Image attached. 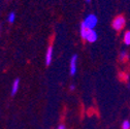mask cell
<instances>
[{"instance_id": "obj_14", "label": "cell", "mask_w": 130, "mask_h": 129, "mask_svg": "<svg viewBox=\"0 0 130 129\" xmlns=\"http://www.w3.org/2000/svg\"><path fill=\"white\" fill-rule=\"evenodd\" d=\"M74 88H75V87H74V85H71V86L69 87V89H70L71 91H72V90H74Z\"/></svg>"}, {"instance_id": "obj_5", "label": "cell", "mask_w": 130, "mask_h": 129, "mask_svg": "<svg viewBox=\"0 0 130 129\" xmlns=\"http://www.w3.org/2000/svg\"><path fill=\"white\" fill-rule=\"evenodd\" d=\"M52 59H53V47L48 46L46 54H45V65H50L52 62Z\"/></svg>"}, {"instance_id": "obj_3", "label": "cell", "mask_w": 130, "mask_h": 129, "mask_svg": "<svg viewBox=\"0 0 130 129\" xmlns=\"http://www.w3.org/2000/svg\"><path fill=\"white\" fill-rule=\"evenodd\" d=\"M97 38H98V35H97V32L95 31V29H88L84 39L90 43H93L97 40Z\"/></svg>"}, {"instance_id": "obj_15", "label": "cell", "mask_w": 130, "mask_h": 129, "mask_svg": "<svg viewBox=\"0 0 130 129\" xmlns=\"http://www.w3.org/2000/svg\"><path fill=\"white\" fill-rule=\"evenodd\" d=\"M85 1H86V3H90V2H91V0H85Z\"/></svg>"}, {"instance_id": "obj_8", "label": "cell", "mask_w": 130, "mask_h": 129, "mask_svg": "<svg viewBox=\"0 0 130 129\" xmlns=\"http://www.w3.org/2000/svg\"><path fill=\"white\" fill-rule=\"evenodd\" d=\"M123 42L125 43V45H130V30L125 31L123 35Z\"/></svg>"}, {"instance_id": "obj_12", "label": "cell", "mask_w": 130, "mask_h": 129, "mask_svg": "<svg viewBox=\"0 0 130 129\" xmlns=\"http://www.w3.org/2000/svg\"><path fill=\"white\" fill-rule=\"evenodd\" d=\"M121 77H122L123 79H125V80H128V78H129V75H128L127 73H124V72H122V73H121Z\"/></svg>"}, {"instance_id": "obj_4", "label": "cell", "mask_w": 130, "mask_h": 129, "mask_svg": "<svg viewBox=\"0 0 130 129\" xmlns=\"http://www.w3.org/2000/svg\"><path fill=\"white\" fill-rule=\"evenodd\" d=\"M76 63H77V55H73L70 60V74L74 75L76 73Z\"/></svg>"}, {"instance_id": "obj_10", "label": "cell", "mask_w": 130, "mask_h": 129, "mask_svg": "<svg viewBox=\"0 0 130 129\" xmlns=\"http://www.w3.org/2000/svg\"><path fill=\"white\" fill-rule=\"evenodd\" d=\"M122 129H130V121L124 120L122 122Z\"/></svg>"}, {"instance_id": "obj_6", "label": "cell", "mask_w": 130, "mask_h": 129, "mask_svg": "<svg viewBox=\"0 0 130 129\" xmlns=\"http://www.w3.org/2000/svg\"><path fill=\"white\" fill-rule=\"evenodd\" d=\"M19 87H20V79L17 78V79H14V82H13V84H12V87H11V92H10V94H11L12 96L17 94V92H18V90H19Z\"/></svg>"}, {"instance_id": "obj_16", "label": "cell", "mask_w": 130, "mask_h": 129, "mask_svg": "<svg viewBox=\"0 0 130 129\" xmlns=\"http://www.w3.org/2000/svg\"><path fill=\"white\" fill-rule=\"evenodd\" d=\"M127 87H128V88L130 89V83H128V84H127Z\"/></svg>"}, {"instance_id": "obj_1", "label": "cell", "mask_w": 130, "mask_h": 129, "mask_svg": "<svg viewBox=\"0 0 130 129\" xmlns=\"http://www.w3.org/2000/svg\"><path fill=\"white\" fill-rule=\"evenodd\" d=\"M125 26H126V18L123 14H119L117 17H115L111 22V27L116 31H122Z\"/></svg>"}, {"instance_id": "obj_7", "label": "cell", "mask_w": 130, "mask_h": 129, "mask_svg": "<svg viewBox=\"0 0 130 129\" xmlns=\"http://www.w3.org/2000/svg\"><path fill=\"white\" fill-rule=\"evenodd\" d=\"M128 59H129V54H128V52L127 51H121V53H120V55H119V60L121 61V62H123V63H125V62H127L128 61Z\"/></svg>"}, {"instance_id": "obj_2", "label": "cell", "mask_w": 130, "mask_h": 129, "mask_svg": "<svg viewBox=\"0 0 130 129\" xmlns=\"http://www.w3.org/2000/svg\"><path fill=\"white\" fill-rule=\"evenodd\" d=\"M84 24V26L87 29H95L96 25L98 24V18L96 17V14L94 13H90L84 19V21L82 22Z\"/></svg>"}, {"instance_id": "obj_11", "label": "cell", "mask_w": 130, "mask_h": 129, "mask_svg": "<svg viewBox=\"0 0 130 129\" xmlns=\"http://www.w3.org/2000/svg\"><path fill=\"white\" fill-rule=\"evenodd\" d=\"M14 19H15V13L14 12H9V14H8V22L9 23H13Z\"/></svg>"}, {"instance_id": "obj_13", "label": "cell", "mask_w": 130, "mask_h": 129, "mask_svg": "<svg viewBox=\"0 0 130 129\" xmlns=\"http://www.w3.org/2000/svg\"><path fill=\"white\" fill-rule=\"evenodd\" d=\"M58 129H65V126H64V125H60V126L58 127Z\"/></svg>"}, {"instance_id": "obj_9", "label": "cell", "mask_w": 130, "mask_h": 129, "mask_svg": "<svg viewBox=\"0 0 130 129\" xmlns=\"http://www.w3.org/2000/svg\"><path fill=\"white\" fill-rule=\"evenodd\" d=\"M87 28L84 26V24L82 23V24H80V36H82V38L84 39L85 38V35H86V33H87Z\"/></svg>"}]
</instances>
